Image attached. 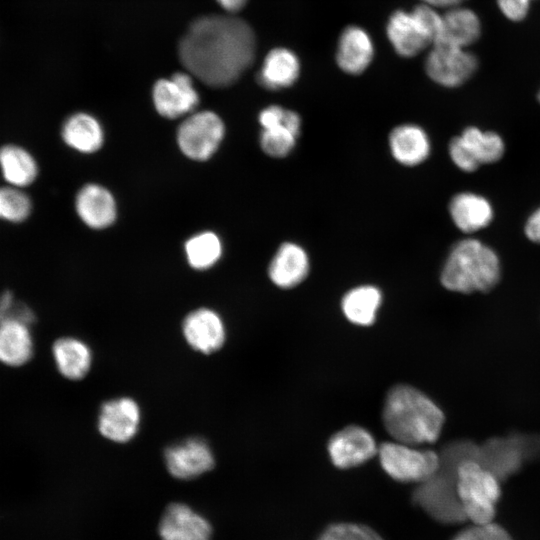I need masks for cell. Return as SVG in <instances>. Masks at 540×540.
I'll return each instance as SVG.
<instances>
[{
  "mask_svg": "<svg viewBox=\"0 0 540 540\" xmlns=\"http://www.w3.org/2000/svg\"><path fill=\"white\" fill-rule=\"evenodd\" d=\"M379 446L364 427L349 425L337 431L328 441L327 451L338 469L358 467L378 454Z\"/></svg>",
  "mask_w": 540,
  "mask_h": 540,
  "instance_id": "cell-11",
  "label": "cell"
},
{
  "mask_svg": "<svg viewBox=\"0 0 540 540\" xmlns=\"http://www.w3.org/2000/svg\"><path fill=\"white\" fill-rule=\"evenodd\" d=\"M524 232L531 242L540 244V207L534 210L527 218Z\"/></svg>",
  "mask_w": 540,
  "mask_h": 540,
  "instance_id": "cell-36",
  "label": "cell"
},
{
  "mask_svg": "<svg viewBox=\"0 0 540 540\" xmlns=\"http://www.w3.org/2000/svg\"><path fill=\"white\" fill-rule=\"evenodd\" d=\"M377 455L382 470L401 483L417 485L435 475L441 466L437 452L394 440L382 443Z\"/></svg>",
  "mask_w": 540,
  "mask_h": 540,
  "instance_id": "cell-5",
  "label": "cell"
},
{
  "mask_svg": "<svg viewBox=\"0 0 540 540\" xmlns=\"http://www.w3.org/2000/svg\"><path fill=\"white\" fill-rule=\"evenodd\" d=\"M300 74V61L290 49L278 47L265 57L258 73L260 85L270 90L290 87Z\"/></svg>",
  "mask_w": 540,
  "mask_h": 540,
  "instance_id": "cell-24",
  "label": "cell"
},
{
  "mask_svg": "<svg viewBox=\"0 0 540 540\" xmlns=\"http://www.w3.org/2000/svg\"><path fill=\"white\" fill-rule=\"evenodd\" d=\"M164 463L173 478L192 480L214 468L215 456L206 440L191 437L167 447Z\"/></svg>",
  "mask_w": 540,
  "mask_h": 540,
  "instance_id": "cell-10",
  "label": "cell"
},
{
  "mask_svg": "<svg viewBox=\"0 0 540 540\" xmlns=\"http://www.w3.org/2000/svg\"><path fill=\"white\" fill-rule=\"evenodd\" d=\"M501 272L499 256L492 247L479 239L466 238L450 249L440 282L452 292H488L499 283Z\"/></svg>",
  "mask_w": 540,
  "mask_h": 540,
  "instance_id": "cell-3",
  "label": "cell"
},
{
  "mask_svg": "<svg viewBox=\"0 0 540 540\" xmlns=\"http://www.w3.org/2000/svg\"><path fill=\"white\" fill-rule=\"evenodd\" d=\"M185 252L191 267L205 270L219 260L222 254V245L216 234L203 232L187 240Z\"/></svg>",
  "mask_w": 540,
  "mask_h": 540,
  "instance_id": "cell-30",
  "label": "cell"
},
{
  "mask_svg": "<svg viewBox=\"0 0 540 540\" xmlns=\"http://www.w3.org/2000/svg\"><path fill=\"white\" fill-rule=\"evenodd\" d=\"M35 319L34 311L28 304L17 300L11 291L0 294V323L20 322L30 326Z\"/></svg>",
  "mask_w": 540,
  "mask_h": 540,
  "instance_id": "cell-33",
  "label": "cell"
},
{
  "mask_svg": "<svg viewBox=\"0 0 540 540\" xmlns=\"http://www.w3.org/2000/svg\"><path fill=\"white\" fill-rule=\"evenodd\" d=\"M456 139L468 159L478 167L496 163L505 154V142L502 136L494 131L468 126Z\"/></svg>",
  "mask_w": 540,
  "mask_h": 540,
  "instance_id": "cell-23",
  "label": "cell"
},
{
  "mask_svg": "<svg viewBox=\"0 0 540 540\" xmlns=\"http://www.w3.org/2000/svg\"><path fill=\"white\" fill-rule=\"evenodd\" d=\"M61 135L66 145L82 153L99 150L104 139L99 122L86 113L70 116L62 126Z\"/></svg>",
  "mask_w": 540,
  "mask_h": 540,
  "instance_id": "cell-28",
  "label": "cell"
},
{
  "mask_svg": "<svg viewBox=\"0 0 540 540\" xmlns=\"http://www.w3.org/2000/svg\"><path fill=\"white\" fill-rule=\"evenodd\" d=\"M505 17L512 21L523 20L529 11L531 0H496Z\"/></svg>",
  "mask_w": 540,
  "mask_h": 540,
  "instance_id": "cell-35",
  "label": "cell"
},
{
  "mask_svg": "<svg viewBox=\"0 0 540 540\" xmlns=\"http://www.w3.org/2000/svg\"><path fill=\"white\" fill-rule=\"evenodd\" d=\"M454 485L464 519L470 524L493 522L501 496L500 482L492 470L473 458H459Z\"/></svg>",
  "mask_w": 540,
  "mask_h": 540,
  "instance_id": "cell-4",
  "label": "cell"
},
{
  "mask_svg": "<svg viewBox=\"0 0 540 540\" xmlns=\"http://www.w3.org/2000/svg\"><path fill=\"white\" fill-rule=\"evenodd\" d=\"M451 540H514L509 532L500 524H470L457 532Z\"/></svg>",
  "mask_w": 540,
  "mask_h": 540,
  "instance_id": "cell-34",
  "label": "cell"
},
{
  "mask_svg": "<svg viewBox=\"0 0 540 540\" xmlns=\"http://www.w3.org/2000/svg\"><path fill=\"white\" fill-rule=\"evenodd\" d=\"M258 120L262 127L261 149L273 158L289 155L301 131L298 113L279 105H270L259 113Z\"/></svg>",
  "mask_w": 540,
  "mask_h": 540,
  "instance_id": "cell-8",
  "label": "cell"
},
{
  "mask_svg": "<svg viewBox=\"0 0 540 540\" xmlns=\"http://www.w3.org/2000/svg\"><path fill=\"white\" fill-rule=\"evenodd\" d=\"M247 0H217V2L228 12L234 13L240 10Z\"/></svg>",
  "mask_w": 540,
  "mask_h": 540,
  "instance_id": "cell-37",
  "label": "cell"
},
{
  "mask_svg": "<svg viewBox=\"0 0 540 540\" xmlns=\"http://www.w3.org/2000/svg\"><path fill=\"white\" fill-rule=\"evenodd\" d=\"M309 270L310 260L306 250L297 243L284 242L269 264L268 275L277 287L290 289L303 282Z\"/></svg>",
  "mask_w": 540,
  "mask_h": 540,
  "instance_id": "cell-17",
  "label": "cell"
},
{
  "mask_svg": "<svg viewBox=\"0 0 540 540\" xmlns=\"http://www.w3.org/2000/svg\"><path fill=\"white\" fill-rule=\"evenodd\" d=\"M475 55L465 48L435 43L425 60V71L435 83L454 88L468 81L477 70Z\"/></svg>",
  "mask_w": 540,
  "mask_h": 540,
  "instance_id": "cell-9",
  "label": "cell"
},
{
  "mask_svg": "<svg viewBox=\"0 0 540 540\" xmlns=\"http://www.w3.org/2000/svg\"><path fill=\"white\" fill-rule=\"evenodd\" d=\"M160 540H211L213 526L207 518L183 502H170L158 522Z\"/></svg>",
  "mask_w": 540,
  "mask_h": 540,
  "instance_id": "cell-12",
  "label": "cell"
},
{
  "mask_svg": "<svg viewBox=\"0 0 540 540\" xmlns=\"http://www.w3.org/2000/svg\"><path fill=\"white\" fill-rule=\"evenodd\" d=\"M59 373L69 380L84 378L91 369L93 354L87 343L75 337H61L52 346Z\"/></svg>",
  "mask_w": 540,
  "mask_h": 540,
  "instance_id": "cell-22",
  "label": "cell"
},
{
  "mask_svg": "<svg viewBox=\"0 0 540 540\" xmlns=\"http://www.w3.org/2000/svg\"><path fill=\"white\" fill-rule=\"evenodd\" d=\"M382 421L394 441L420 446L437 441L445 416L425 393L407 384H397L385 397Z\"/></svg>",
  "mask_w": 540,
  "mask_h": 540,
  "instance_id": "cell-2",
  "label": "cell"
},
{
  "mask_svg": "<svg viewBox=\"0 0 540 540\" xmlns=\"http://www.w3.org/2000/svg\"><path fill=\"white\" fill-rule=\"evenodd\" d=\"M30 197L14 186L0 187V219L12 223L25 221L31 214Z\"/></svg>",
  "mask_w": 540,
  "mask_h": 540,
  "instance_id": "cell-31",
  "label": "cell"
},
{
  "mask_svg": "<svg viewBox=\"0 0 540 540\" xmlns=\"http://www.w3.org/2000/svg\"><path fill=\"white\" fill-rule=\"evenodd\" d=\"M152 97L157 112L169 119L191 112L199 102L191 76L183 72L158 80L153 87Z\"/></svg>",
  "mask_w": 540,
  "mask_h": 540,
  "instance_id": "cell-15",
  "label": "cell"
},
{
  "mask_svg": "<svg viewBox=\"0 0 540 540\" xmlns=\"http://www.w3.org/2000/svg\"><path fill=\"white\" fill-rule=\"evenodd\" d=\"M389 148L393 158L404 166H417L431 153L427 132L412 123L396 126L389 135Z\"/></svg>",
  "mask_w": 540,
  "mask_h": 540,
  "instance_id": "cell-20",
  "label": "cell"
},
{
  "mask_svg": "<svg viewBox=\"0 0 540 540\" xmlns=\"http://www.w3.org/2000/svg\"><path fill=\"white\" fill-rule=\"evenodd\" d=\"M480 34L481 22L474 11L452 7L442 16L441 32L436 43L465 48L477 41Z\"/></svg>",
  "mask_w": 540,
  "mask_h": 540,
  "instance_id": "cell-25",
  "label": "cell"
},
{
  "mask_svg": "<svg viewBox=\"0 0 540 540\" xmlns=\"http://www.w3.org/2000/svg\"><path fill=\"white\" fill-rule=\"evenodd\" d=\"M141 408L131 397H118L102 404L97 427L99 433L115 443L131 441L141 424Z\"/></svg>",
  "mask_w": 540,
  "mask_h": 540,
  "instance_id": "cell-13",
  "label": "cell"
},
{
  "mask_svg": "<svg viewBox=\"0 0 540 540\" xmlns=\"http://www.w3.org/2000/svg\"><path fill=\"white\" fill-rule=\"evenodd\" d=\"M225 133L221 118L212 111H200L185 119L177 131L180 150L198 161L209 159L219 147Z\"/></svg>",
  "mask_w": 540,
  "mask_h": 540,
  "instance_id": "cell-6",
  "label": "cell"
},
{
  "mask_svg": "<svg viewBox=\"0 0 540 540\" xmlns=\"http://www.w3.org/2000/svg\"><path fill=\"white\" fill-rule=\"evenodd\" d=\"M454 225L464 233H474L488 227L494 218V208L483 195L460 192L454 195L448 206Z\"/></svg>",
  "mask_w": 540,
  "mask_h": 540,
  "instance_id": "cell-18",
  "label": "cell"
},
{
  "mask_svg": "<svg viewBox=\"0 0 540 540\" xmlns=\"http://www.w3.org/2000/svg\"><path fill=\"white\" fill-rule=\"evenodd\" d=\"M75 206L81 220L91 228L103 229L115 221V200L112 194L100 185L84 186L76 196Z\"/></svg>",
  "mask_w": 540,
  "mask_h": 540,
  "instance_id": "cell-21",
  "label": "cell"
},
{
  "mask_svg": "<svg viewBox=\"0 0 540 540\" xmlns=\"http://www.w3.org/2000/svg\"><path fill=\"white\" fill-rule=\"evenodd\" d=\"M446 470V469H445ZM412 501L431 518L453 523L464 520L454 485V469L448 475L440 466L431 478L416 485L412 492Z\"/></svg>",
  "mask_w": 540,
  "mask_h": 540,
  "instance_id": "cell-7",
  "label": "cell"
},
{
  "mask_svg": "<svg viewBox=\"0 0 540 540\" xmlns=\"http://www.w3.org/2000/svg\"><path fill=\"white\" fill-rule=\"evenodd\" d=\"M538 100H539V102H540V91H539V93H538Z\"/></svg>",
  "mask_w": 540,
  "mask_h": 540,
  "instance_id": "cell-39",
  "label": "cell"
},
{
  "mask_svg": "<svg viewBox=\"0 0 540 540\" xmlns=\"http://www.w3.org/2000/svg\"><path fill=\"white\" fill-rule=\"evenodd\" d=\"M182 334L196 352L212 354L226 341L225 323L215 310L202 307L191 311L182 322Z\"/></svg>",
  "mask_w": 540,
  "mask_h": 540,
  "instance_id": "cell-14",
  "label": "cell"
},
{
  "mask_svg": "<svg viewBox=\"0 0 540 540\" xmlns=\"http://www.w3.org/2000/svg\"><path fill=\"white\" fill-rule=\"evenodd\" d=\"M387 37L402 57H413L433 40L417 16L411 12L395 11L387 22Z\"/></svg>",
  "mask_w": 540,
  "mask_h": 540,
  "instance_id": "cell-16",
  "label": "cell"
},
{
  "mask_svg": "<svg viewBox=\"0 0 540 540\" xmlns=\"http://www.w3.org/2000/svg\"><path fill=\"white\" fill-rule=\"evenodd\" d=\"M316 540H385L373 527L354 521H337L325 526Z\"/></svg>",
  "mask_w": 540,
  "mask_h": 540,
  "instance_id": "cell-32",
  "label": "cell"
},
{
  "mask_svg": "<svg viewBox=\"0 0 540 540\" xmlns=\"http://www.w3.org/2000/svg\"><path fill=\"white\" fill-rule=\"evenodd\" d=\"M255 36L244 20L228 15L195 19L179 42V59L204 84L226 87L235 83L255 57Z\"/></svg>",
  "mask_w": 540,
  "mask_h": 540,
  "instance_id": "cell-1",
  "label": "cell"
},
{
  "mask_svg": "<svg viewBox=\"0 0 540 540\" xmlns=\"http://www.w3.org/2000/svg\"><path fill=\"white\" fill-rule=\"evenodd\" d=\"M34 341L30 326L20 322L0 323V362L20 367L33 356Z\"/></svg>",
  "mask_w": 540,
  "mask_h": 540,
  "instance_id": "cell-26",
  "label": "cell"
},
{
  "mask_svg": "<svg viewBox=\"0 0 540 540\" xmlns=\"http://www.w3.org/2000/svg\"><path fill=\"white\" fill-rule=\"evenodd\" d=\"M382 303V292L374 285L356 286L345 293L341 309L346 319L358 326L372 325Z\"/></svg>",
  "mask_w": 540,
  "mask_h": 540,
  "instance_id": "cell-27",
  "label": "cell"
},
{
  "mask_svg": "<svg viewBox=\"0 0 540 540\" xmlns=\"http://www.w3.org/2000/svg\"><path fill=\"white\" fill-rule=\"evenodd\" d=\"M432 7H454L464 0H422Z\"/></svg>",
  "mask_w": 540,
  "mask_h": 540,
  "instance_id": "cell-38",
  "label": "cell"
},
{
  "mask_svg": "<svg viewBox=\"0 0 540 540\" xmlns=\"http://www.w3.org/2000/svg\"><path fill=\"white\" fill-rule=\"evenodd\" d=\"M0 170L10 186L21 189L31 185L38 175L34 157L23 147L14 144L0 148Z\"/></svg>",
  "mask_w": 540,
  "mask_h": 540,
  "instance_id": "cell-29",
  "label": "cell"
},
{
  "mask_svg": "<svg viewBox=\"0 0 540 540\" xmlns=\"http://www.w3.org/2000/svg\"><path fill=\"white\" fill-rule=\"evenodd\" d=\"M374 55L370 35L359 26H349L341 33L336 51V62L348 74H360L371 63Z\"/></svg>",
  "mask_w": 540,
  "mask_h": 540,
  "instance_id": "cell-19",
  "label": "cell"
}]
</instances>
